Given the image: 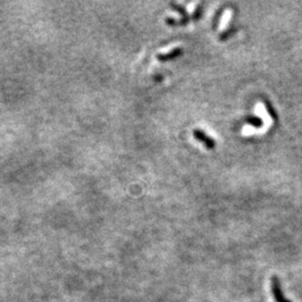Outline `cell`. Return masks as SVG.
Segmentation results:
<instances>
[{"label":"cell","mask_w":302,"mask_h":302,"mask_svg":"<svg viewBox=\"0 0 302 302\" xmlns=\"http://www.w3.org/2000/svg\"><path fill=\"white\" fill-rule=\"evenodd\" d=\"M249 121L251 122L253 126H261V120H260V119H257V118H250Z\"/></svg>","instance_id":"cell-4"},{"label":"cell","mask_w":302,"mask_h":302,"mask_svg":"<svg viewBox=\"0 0 302 302\" xmlns=\"http://www.w3.org/2000/svg\"><path fill=\"white\" fill-rule=\"evenodd\" d=\"M180 49H177L175 50L174 51H170V53H168V55H164V56H159V58L160 59H168V58H172V57H175L177 56L178 53H180Z\"/></svg>","instance_id":"cell-3"},{"label":"cell","mask_w":302,"mask_h":302,"mask_svg":"<svg viewBox=\"0 0 302 302\" xmlns=\"http://www.w3.org/2000/svg\"><path fill=\"white\" fill-rule=\"evenodd\" d=\"M271 291L276 302H292L284 297L283 291H282L281 288V281L279 277L276 276L271 279Z\"/></svg>","instance_id":"cell-1"},{"label":"cell","mask_w":302,"mask_h":302,"mask_svg":"<svg viewBox=\"0 0 302 302\" xmlns=\"http://www.w3.org/2000/svg\"><path fill=\"white\" fill-rule=\"evenodd\" d=\"M265 104H266V109H268L269 113L272 115V118H273V119H277V114H276V112H274V111H273V109H272V105H270L268 102H265Z\"/></svg>","instance_id":"cell-5"},{"label":"cell","mask_w":302,"mask_h":302,"mask_svg":"<svg viewBox=\"0 0 302 302\" xmlns=\"http://www.w3.org/2000/svg\"><path fill=\"white\" fill-rule=\"evenodd\" d=\"M194 136L196 139H198V140H201L204 142V145H206L208 147V148H213L214 146V140L212 138L207 137V134H205V132H202L201 130H195L194 131Z\"/></svg>","instance_id":"cell-2"}]
</instances>
